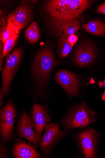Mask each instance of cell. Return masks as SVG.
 I'll return each mask as SVG.
<instances>
[{
	"label": "cell",
	"instance_id": "16",
	"mask_svg": "<svg viewBox=\"0 0 105 158\" xmlns=\"http://www.w3.org/2000/svg\"><path fill=\"white\" fill-rule=\"evenodd\" d=\"M25 35L27 40L34 44L38 41L40 38V31L38 23L33 22L26 28Z\"/></svg>",
	"mask_w": 105,
	"mask_h": 158
},
{
	"label": "cell",
	"instance_id": "8",
	"mask_svg": "<svg viewBox=\"0 0 105 158\" xmlns=\"http://www.w3.org/2000/svg\"><path fill=\"white\" fill-rule=\"evenodd\" d=\"M100 135L92 128L87 129L77 135L76 139L85 158L95 157Z\"/></svg>",
	"mask_w": 105,
	"mask_h": 158
},
{
	"label": "cell",
	"instance_id": "1",
	"mask_svg": "<svg viewBox=\"0 0 105 158\" xmlns=\"http://www.w3.org/2000/svg\"><path fill=\"white\" fill-rule=\"evenodd\" d=\"M88 0H50L45 6L50 19L52 30L58 37L63 34L61 26L66 22L77 19L91 6Z\"/></svg>",
	"mask_w": 105,
	"mask_h": 158
},
{
	"label": "cell",
	"instance_id": "20",
	"mask_svg": "<svg viewBox=\"0 0 105 158\" xmlns=\"http://www.w3.org/2000/svg\"><path fill=\"white\" fill-rule=\"evenodd\" d=\"M10 154L9 148L1 141L0 143V158H7Z\"/></svg>",
	"mask_w": 105,
	"mask_h": 158
},
{
	"label": "cell",
	"instance_id": "10",
	"mask_svg": "<svg viewBox=\"0 0 105 158\" xmlns=\"http://www.w3.org/2000/svg\"><path fill=\"white\" fill-rule=\"evenodd\" d=\"M57 82L70 96L77 95L79 92V82L77 77L70 72L59 70L56 74Z\"/></svg>",
	"mask_w": 105,
	"mask_h": 158
},
{
	"label": "cell",
	"instance_id": "22",
	"mask_svg": "<svg viewBox=\"0 0 105 158\" xmlns=\"http://www.w3.org/2000/svg\"><path fill=\"white\" fill-rule=\"evenodd\" d=\"M4 45L1 41L0 42V70L2 71L3 62V60L4 57L3 56V49Z\"/></svg>",
	"mask_w": 105,
	"mask_h": 158
},
{
	"label": "cell",
	"instance_id": "5",
	"mask_svg": "<svg viewBox=\"0 0 105 158\" xmlns=\"http://www.w3.org/2000/svg\"><path fill=\"white\" fill-rule=\"evenodd\" d=\"M55 64L54 54L50 48L42 49L37 55L34 62V73L42 85L48 82Z\"/></svg>",
	"mask_w": 105,
	"mask_h": 158
},
{
	"label": "cell",
	"instance_id": "12",
	"mask_svg": "<svg viewBox=\"0 0 105 158\" xmlns=\"http://www.w3.org/2000/svg\"><path fill=\"white\" fill-rule=\"evenodd\" d=\"M31 117L34 129L41 136L44 129L51 121L47 110L44 106L35 103L31 111Z\"/></svg>",
	"mask_w": 105,
	"mask_h": 158
},
{
	"label": "cell",
	"instance_id": "9",
	"mask_svg": "<svg viewBox=\"0 0 105 158\" xmlns=\"http://www.w3.org/2000/svg\"><path fill=\"white\" fill-rule=\"evenodd\" d=\"M7 23L18 28L19 31L33 20L32 11L29 4L22 1L12 12L8 14Z\"/></svg>",
	"mask_w": 105,
	"mask_h": 158
},
{
	"label": "cell",
	"instance_id": "18",
	"mask_svg": "<svg viewBox=\"0 0 105 158\" xmlns=\"http://www.w3.org/2000/svg\"><path fill=\"white\" fill-rule=\"evenodd\" d=\"M67 37L61 36L58 40L57 52L59 56L61 58L66 57L70 53L73 47L67 41Z\"/></svg>",
	"mask_w": 105,
	"mask_h": 158
},
{
	"label": "cell",
	"instance_id": "7",
	"mask_svg": "<svg viewBox=\"0 0 105 158\" xmlns=\"http://www.w3.org/2000/svg\"><path fill=\"white\" fill-rule=\"evenodd\" d=\"M18 119L14 128L18 136L33 143L35 148L38 149L42 137L34 130L29 114L24 110Z\"/></svg>",
	"mask_w": 105,
	"mask_h": 158
},
{
	"label": "cell",
	"instance_id": "11",
	"mask_svg": "<svg viewBox=\"0 0 105 158\" xmlns=\"http://www.w3.org/2000/svg\"><path fill=\"white\" fill-rule=\"evenodd\" d=\"M12 148V153L15 158H41L42 156L37 151L32 143L26 142L18 137L14 139Z\"/></svg>",
	"mask_w": 105,
	"mask_h": 158
},
{
	"label": "cell",
	"instance_id": "6",
	"mask_svg": "<svg viewBox=\"0 0 105 158\" xmlns=\"http://www.w3.org/2000/svg\"><path fill=\"white\" fill-rule=\"evenodd\" d=\"M45 132L39 143L40 151L45 158L48 157L53 149L61 139L65 137L58 124L51 123L45 128Z\"/></svg>",
	"mask_w": 105,
	"mask_h": 158
},
{
	"label": "cell",
	"instance_id": "13",
	"mask_svg": "<svg viewBox=\"0 0 105 158\" xmlns=\"http://www.w3.org/2000/svg\"><path fill=\"white\" fill-rule=\"evenodd\" d=\"M94 47L91 43L84 42L80 44L75 53L74 59L78 65L87 66L92 63L96 57Z\"/></svg>",
	"mask_w": 105,
	"mask_h": 158
},
{
	"label": "cell",
	"instance_id": "2",
	"mask_svg": "<svg viewBox=\"0 0 105 158\" xmlns=\"http://www.w3.org/2000/svg\"><path fill=\"white\" fill-rule=\"evenodd\" d=\"M96 121L95 113L84 102L74 107L61 122L64 130L68 131L78 127H83Z\"/></svg>",
	"mask_w": 105,
	"mask_h": 158
},
{
	"label": "cell",
	"instance_id": "23",
	"mask_svg": "<svg viewBox=\"0 0 105 158\" xmlns=\"http://www.w3.org/2000/svg\"><path fill=\"white\" fill-rule=\"evenodd\" d=\"M78 37L75 34H72L69 36L67 39L68 42L74 46L78 40Z\"/></svg>",
	"mask_w": 105,
	"mask_h": 158
},
{
	"label": "cell",
	"instance_id": "24",
	"mask_svg": "<svg viewBox=\"0 0 105 158\" xmlns=\"http://www.w3.org/2000/svg\"><path fill=\"white\" fill-rule=\"evenodd\" d=\"M98 13L105 15V3H104L98 7L97 10Z\"/></svg>",
	"mask_w": 105,
	"mask_h": 158
},
{
	"label": "cell",
	"instance_id": "21",
	"mask_svg": "<svg viewBox=\"0 0 105 158\" xmlns=\"http://www.w3.org/2000/svg\"><path fill=\"white\" fill-rule=\"evenodd\" d=\"M6 12L2 9H0V25L1 26H3L7 23L6 20L7 18L6 16Z\"/></svg>",
	"mask_w": 105,
	"mask_h": 158
},
{
	"label": "cell",
	"instance_id": "15",
	"mask_svg": "<svg viewBox=\"0 0 105 158\" xmlns=\"http://www.w3.org/2000/svg\"><path fill=\"white\" fill-rule=\"evenodd\" d=\"M82 28L86 31L93 35L98 36L105 35V23L100 20L90 21L83 25Z\"/></svg>",
	"mask_w": 105,
	"mask_h": 158
},
{
	"label": "cell",
	"instance_id": "3",
	"mask_svg": "<svg viewBox=\"0 0 105 158\" xmlns=\"http://www.w3.org/2000/svg\"><path fill=\"white\" fill-rule=\"evenodd\" d=\"M18 111L11 98L2 107L0 111V133L1 142L6 145L10 143L15 138L14 126Z\"/></svg>",
	"mask_w": 105,
	"mask_h": 158
},
{
	"label": "cell",
	"instance_id": "19",
	"mask_svg": "<svg viewBox=\"0 0 105 158\" xmlns=\"http://www.w3.org/2000/svg\"><path fill=\"white\" fill-rule=\"evenodd\" d=\"M7 27V23L5 25L0 27V40L4 45L9 39L10 35V31Z\"/></svg>",
	"mask_w": 105,
	"mask_h": 158
},
{
	"label": "cell",
	"instance_id": "14",
	"mask_svg": "<svg viewBox=\"0 0 105 158\" xmlns=\"http://www.w3.org/2000/svg\"><path fill=\"white\" fill-rule=\"evenodd\" d=\"M7 28L10 31V35L9 39L4 45V57L7 56L9 54L11 51L16 45L20 31L18 28L10 24H8Z\"/></svg>",
	"mask_w": 105,
	"mask_h": 158
},
{
	"label": "cell",
	"instance_id": "17",
	"mask_svg": "<svg viewBox=\"0 0 105 158\" xmlns=\"http://www.w3.org/2000/svg\"><path fill=\"white\" fill-rule=\"evenodd\" d=\"M80 27V21L78 19L68 21L61 26V30L63 33L62 36L67 37L71 35L75 34L78 31Z\"/></svg>",
	"mask_w": 105,
	"mask_h": 158
},
{
	"label": "cell",
	"instance_id": "25",
	"mask_svg": "<svg viewBox=\"0 0 105 158\" xmlns=\"http://www.w3.org/2000/svg\"><path fill=\"white\" fill-rule=\"evenodd\" d=\"M105 97V92L104 93V96H103V98L104 97ZM104 98H105V97H104ZM104 99H105V98Z\"/></svg>",
	"mask_w": 105,
	"mask_h": 158
},
{
	"label": "cell",
	"instance_id": "4",
	"mask_svg": "<svg viewBox=\"0 0 105 158\" xmlns=\"http://www.w3.org/2000/svg\"><path fill=\"white\" fill-rule=\"evenodd\" d=\"M22 55L21 48L14 50L8 55L5 67L2 71V85L0 91V106H3V100L9 94L12 81L20 63Z\"/></svg>",
	"mask_w": 105,
	"mask_h": 158
}]
</instances>
